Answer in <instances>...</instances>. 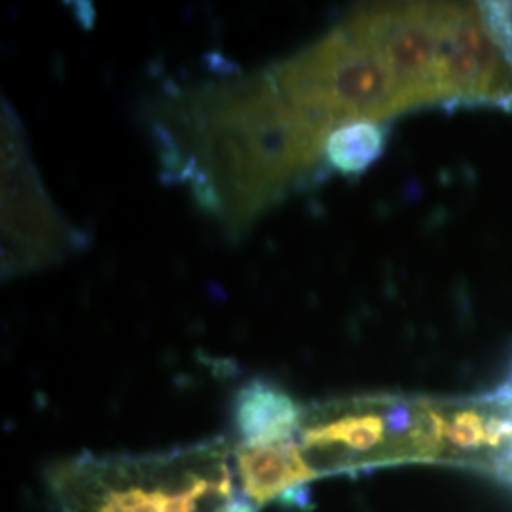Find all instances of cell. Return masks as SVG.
<instances>
[{
    "label": "cell",
    "mask_w": 512,
    "mask_h": 512,
    "mask_svg": "<svg viewBox=\"0 0 512 512\" xmlns=\"http://www.w3.org/2000/svg\"><path fill=\"white\" fill-rule=\"evenodd\" d=\"M154 135L164 179L188 184L205 215L241 234L325 164L330 133L262 71L173 97Z\"/></svg>",
    "instance_id": "obj_1"
},
{
    "label": "cell",
    "mask_w": 512,
    "mask_h": 512,
    "mask_svg": "<svg viewBox=\"0 0 512 512\" xmlns=\"http://www.w3.org/2000/svg\"><path fill=\"white\" fill-rule=\"evenodd\" d=\"M48 486L59 512H258L239 492L224 437L154 454H80L52 465Z\"/></svg>",
    "instance_id": "obj_2"
},
{
    "label": "cell",
    "mask_w": 512,
    "mask_h": 512,
    "mask_svg": "<svg viewBox=\"0 0 512 512\" xmlns=\"http://www.w3.org/2000/svg\"><path fill=\"white\" fill-rule=\"evenodd\" d=\"M458 397L357 395L304 404L296 429L317 480L395 465H454Z\"/></svg>",
    "instance_id": "obj_3"
},
{
    "label": "cell",
    "mask_w": 512,
    "mask_h": 512,
    "mask_svg": "<svg viewBox=\"0 0 512 512\" xmlns=\"http://www.w3.org/2000/svg\"><path fill=\"white\" fill-rule=\"evenodd\" d=\"M268 71L293 109L329 133L353 122L385 124L410 112L380 50L353 14Z\"/></svg>",
    "instance_id": "obj_4"
},
{
    "label": "cell",
    "mask_w": 512,
    "mask_h": 512,
    "mask_svg": "<svg viewBox=\"0 0 512 512\" xmlns=\"http://www.w3.org/2000/svg\"><path fill=\"white\" fill-rule=\"evenodd\" d=\"M232 444L239 492L255 511L272 503L294 509L310 507V486L317 478L302 458L296 435Z\"/></svg>",
    "instance_id": "obj_5"
},
{
    "label": "cell",
    "mask_w": 512,
    "mask_h": 512,
    "mask_svg": "<svg viewBox=\"0 0 512 512\" xmlns=\"http://www.w3.org/2000/svg\"><path fill=\"white\" fill-rule=\"evenodd\" d=\"M302 406L281 385L255 378L243 385L234 399V427L236 442H264V440L293 437L302 416Z\"/></svg>",
    "instance_id": "obj_6"
},
{
    "label": "cell",
    "mask_w": 512,
    "mask_h": 512,
    "mask_svg": "<svg viewBox=\"0 0 512 512\" xmlns=\"http://www.w3.org/2000/svg\"><path fill=\"white\" fill-rule=\"evenodd\" d=\"M385 143V124L353 122L330 131L323 160L332 171L346 177H357L384 154Z\"/></svg>",
    "instance_id": "obj_7"
},
{
    "label": "cell",
    "mask_w": 512,
    "mask_h": 512,
    "mask_svg": "<svg viewBox=\"0 0 512 512\" xmlns=\"http://www.w3.org/2000/svg\"><path fill=\"white\" fill-rule=\"evenodd\" d=\"M499 387H501V389H503V391H505V395H507V397H509V401H511V404H512V370H511V374H509V378H507V380H505V384H501V385H499ZM509 486H512V475H511V480H509Z\"/></svg>",
    "instance_id": "obj_8"
}]
</instances>
